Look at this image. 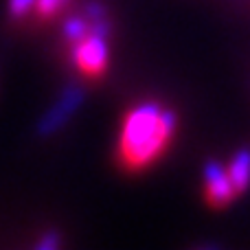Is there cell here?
<instances>
[{
  "instance_id": "obj_1",
  "label": "cell",
  "mask_w": 250,
  "mask_h": 250,
  "mask_svg": "<svg viewBox=\"0 0 250 250\" xmlns=\"http://www.w3.org/2000/svg\"><path fill=\"white\" fill-rule=\"evenodd\" d=\"M176 129V117L167 108L156 104H143L129 110L121 125L117 145V160L127 171H141L163 156L171 134Z\"/></svg>"
},
{
  "instance_id": "obj_2",
  "label": "cell",
  "mask_w": 250,
  "mask_h": 250,
  "mask_svg": "<svg viewBox=\"0 0 250 250\" xmlns=\"http://www.w3.org/2000/svg\"><path fill=\"white\" fill-rule=\"evenodd\" d=\"M110 26L99 7H88L64 24V51L82 77H99L108 68Z\"/></svg>"
},
{
  "instance_id": "obj_3",
  "label": "cell",
  "mask_w": 250,
  "mask_h": 250,
  "mask_svg": "<svg viewBox=\"0 0 250 250\" xmlns=\"http://www.w3.org/2000/svg\"><path fill=\"white\" fill-rule=\"evenodd\" d=\"M73 0H9V16L22 24L53 22Z\"/></svg>"
},
{
  "instance_id": "obj_4",
  "label": "cell",
  "mask_w": 250,
  "mask_h": 250,
  "mask_svg": "<svg viewBox=\"0 0 250 250\" xmlns=\"http://www.w3.org/2000/svg\"><path fill=\"white\" fill-rule=\"evenodd\" d=\"M235 193H237V189H235V185L230 182V178L224 176L217 167H208V171H207V198H208V202L215 204V207H222V204L229 202Z\"/></svg>"
},
{
  "instance_id": "obj_5",
  "label": "cell",
  "mask_w": 250,
  "mask_h": 250,
  "mask_svg": "<svg viewBox=\"0 0 250 250\" xmlns=\"http://www.w3.org/2000/svg\"><path fill=\"white\" fill-rule=\"evenodd\" d=\"M229 178L237 191H242L244 187L248 185V180H250V154L248 151H242V154L235 158V165H233V169H230Z\"/></svg>"
}]
</instances>
